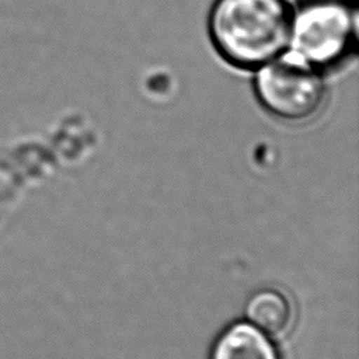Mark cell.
<instances>
[{
  "mask_svg": "<svg viewBox=\"0 0 359 359\" xmlns=\"http://www.w3.org/2000/svg\"><path fill=\"white\" fill-rule=\"evenodd\" d=\"M293 1L213 0L206 35L215 55L230 69L254 73L287 50Z\"/></svg>",
  "mask_w": 359,
  "mask_h": 359,
  "instance_id": "cell-1",
  "label": "cell"
},
{
  "mask_svg": "<svg viewBox=\"0 0 359 359\" xmlns=\"http://www.w3.org/2000/svg\"><path fill=\"white\" fill-rule=\"evenodd\" d=\"M358 0H296L287 50L331 77L356 62Z\"/></svg>",
  "mask_w": 359,
  "mask_h": 359,
  "instance_id": "cell-2",
  "label": "cell"
},
{
  "mask_svg": "<svg viewBox=\"0 0 359 359\" xmlns=\"http://www.w3.org/2000/svg\"><path fill=\"white\" fill-rule=\"evenodd\" d=\"M328 76L286 50L252 73L258 105L273 119L304 123L314 119L330 97Z\"/></svg>",
  "mask_w": 359,
  "mask_h": 359,
  "instance_id": "cell-3",
  "label": "cell"
},
{
  "mask_svg": "<svg viewBox=\"0 0 359 359\" xmlns=\"http://www.w3.org/2000/svg\"><path fill=\"white\" fill-rule=\"evenodd\" d=\"M209 359H280L266 334L251 323L237 321L215 339Z\"/></svg>",
  "mask_w": 359,
  "mask_h": 359,
  "instance_id": "cell-4",
  "label": "cell"
},
{
  "mask_svg": "<svg viewBox=\"0 0 359 359\" xmlns=\"http://www.w3.org/2000/svg\"><path fill=\"white\" fill-rule=\"evenodd\" d=\"M245 314L252 325L271 337L285 335L293 323L292 303L276 289L255 292L247 302Z\"/></svg>",
  "mask_w": 359,
  "mask_h": 359,
  "instance_id": "cell-5",
  "label": "cell"
}]
</instances>
